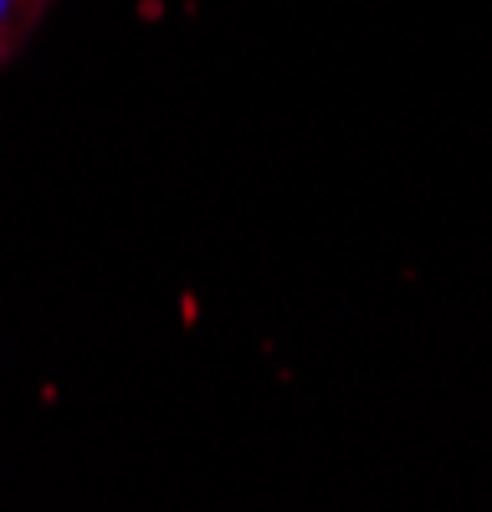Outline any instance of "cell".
I'll list each match as a JSON object with an SVG mask.
<instances>
[{
	"label": "cell",
	"mask_w": 492,
	"mask_h": 512,
	"mask_svg": "<svg viewBox=\"0 0 492 512\" xmlns=\"http://www.w3.org/2000/svg\"><path fill=\"white\" fill-rule=\"evenodd\" d=\"M47 11H52V0H0V67L21 57V47L47 21Z\"/></svg>",
	"instance_id": "1"
}]
</instances>
